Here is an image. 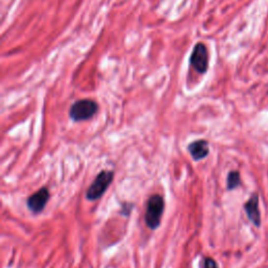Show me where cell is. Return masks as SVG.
<instances>
[{"mask_svg": "<svg viewBox=\"0 0 268 268\" xmlns=\"http://www.w3.org/2000/svg\"><path fill=\"white\" fill-rule=\"evenodd\" d=\"M165 210V200L159 194H154L147 202L145 214V222L150 230L154 231L159 227L162 214Z\"/></svg>", "mask_w": 268, "mask_h": 268, "instance_id": "obj_1", "label": "cell"}, {"mask_svg": "<svg viewBox=\"0 0 268 268\" xmlns=\"http://www.w3.org/2000/svg\"><path fill=\"white\" fill-rule=\"evenodd\" d=\"M113 178H115V173L112 171H108V170H104V171L97 174L92 183L89 185L88 190L86 191L87 200L95 201L100 199L108 190L109 185L112 183Z\"/></svg>", "mask_w": 268, "mask_h": 268, "instance_id": "obj_2", "label": "cell"}, {"mask_svg": "<svg viewBox=\"0 0 268 268\" xmlns=\"http://www.w3.org/2000/svg\"><path fill=\"white\" fill-rule=\"evenodd\" d=\"M99 111V105L93 100H79L71 105L69 117L74 121H83L92 119Z\"/></svg>", "mask_w": 268, "mask_h": 268, "instance_id": "obj_3", "label": "cell"}, {"mask_svg": "<svg viewBox=\"0 0 268 268\" xmlns=\"http://www.w3.org/2000/svg\"><path fill=\"white\" fill-rule=\"evenodd\" d=\"M191 65L199 74H205L208 66V53L204 43H197L194 46L190 59Z\"/></svg>", "mask_w": 268, "mask_h": 268, "instance_id": "obj_4", "label": "cell"}, {"mask_svg": "<svg viewBox=\"0 0 268 268\" xmlns=\"http://www.w3.org/2000/svg\"><path fill=\"white\" fill-rule=\"evenodd\" d=\"M48 200H50V191L44 186L30 195L27 200V206L32 214L38 215L43 212Z\"/></svg>", "mask_w": 268, "mask_h": 268, "instance_id": "obj_5", "label": "cell"}, {"mask_svg": "<svg viewBox=\"0 0 268 268\" xmlns=\"http://www.w3.org/2000/svg\"><path fill=\"white\" fill-rule=\"evenodd\" d=\"M188 151L195 161L205 159L209 153L208 142L206 140H197L189 144Z\"/></svg>", "mask_w": 268, "mask_h": 268, "instance_id": "obj_6", "label": "cell"}, {"mask_svg": "<svg viewBox=\"0 0 268 268\" xmlns=\"http://www.w3.org/2000/svg\"><path fill=\"white\" fill-rule=\"evenodd\" d=\"M244 208L249 220L256 226H260V223H261V215H260L259 197L257 194L251 195V197L245 204Z\"/></svg>", "mask_w": 268, "mask_h": 268, "instance_id": "obj_7", "label": "cell"}, {"mask_svg": "<svg viewBox=\"0 0 268 268\" xmlns=\"http://www.w3.org/2000/svg\"><path fill=\"white\" fill-rule=\"evenodd\" d=\"M240 184V173L238 171H232L227 175V189L235 190Z\"/></svg>", "mask_w": 268, "mask_h": 268, "instance_id": "obj_8", "label": "cell"}, {"mask_svg": "<svg viewBox=\"0 0 268 268\" xmlns=\"http://www.w3.org/2000/svg\"><path fill=\"white\" fill-rule=\"evenodd\" d=\"M200 268H219V266L213 258L205 257L200 262Z\"/></svg>", "mask_w": 268, "mask_h": 268, "instance_id": "obj_9", "label": "cell"}]
</instances>
